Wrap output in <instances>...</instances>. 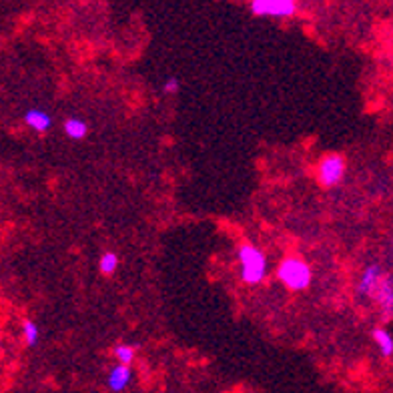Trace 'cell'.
<instances>
[{
  "label": "cell",
  "instance_id": "cell-3",
  "mask_svg": "<svg viewBox=\"0 0 393 393\" xmlns=\"http://www.w3.org/2000/svg\"><path fill=\"white\" fill-rule=\"evenodd\" d=\"M345 175H347V159L340 153H325L317 160L315 177L321 187L333 189L345 181Z\"/></svg>",
  "mask_w": 393,
  "mask_h": 393
},
{
  "label": "cell",
  "instance_id": "cell-5",
  "mask_svg": "<svg viewBox=\"0 0 393 393\" xmlns=\"http://www.w3.org/2000/svg\"><path fill=\"white\" fill-rule=\"evenodd\" d=\"M383 275H385V269L377 261L367 263V265L363 267L362 273H359V279H357V295H359V299L373 301L375 291L379 287Z\"/></svg>",
  "mask_w": 393,
  "mask_h": 393
},
{
  "label": "cell",
  "instance_id": "cell-10",
  "mask_svg": "<svg viewBox=\"0 0 393 393\" xmlns=\"http://www.w3.org/2000/svg\"><path fill=\"white\" fill-rule=\"evenodd\" d=\"M373 343L377 345V349L383 357H392L393 355V335L385 327H375L372 331Z\"/></svg>",
  "mask_w": 393,
  "mask_h": 393
},
{
  "label": "cell",
  "instance_id": "cell-8",
  "mask_svg": "<svg viewBox=\"0 0 393 393\" xmlns=\"http://www.w3.org/2000/svg\"><path fill=\"white\" fill-rule=\"evenodd\" d=\"M131 382H133V369H131V365H125V363H117L106 377V385L113 393L125 392Z\"/></svg>",
  "mask_w": 393,
  "mask_h": 393
},
{
  "label": "cell",
  "instance_id": "cell-13",
  "mask_svg": "<svg viewBox=\"0 0 393 393\" xmlns=\"http://www.w3.org/2000/svg\"><path fill=\"white\" fill-rule=\"evenodd\" d=\"M113 355L117 363H125V365H131L135 362V355H137V347L135 345H128V343H118L117 347L113 349Z\"/></svg>",
  "mask_w": 393,
  "mask_h": 393
},
{
  "label": "cell",
  "instance_id": "cell-12",
  "mask_svg": "<svg viewBox=\"0 0 393 393\" xmlns=\"http://www.w3.org/2000/svg\"><path fill=\"white\" fill-rule=\"evenodd\" d=\"M118 263L121 261H118V255L115 251H105L103 255L98 257V271L106 277L115 275L118 269Z\"/></svg>",
  "mask_w": 393,
  "mask_h": 393
},
{
  "label": "cell",
  "instance_id": "cell-6",
  "mask_svg": "<svg viewBox=\"0 0 393 393\" xmlns=\"http://www.w3.org/2000/svg\"><path fill=\"white\" fill-rule=\"evenodd\" d=\"M373 303H377V307L382 311V315L385 319H393V275L385 271L379 287L375 291Z\"/></svg>",
  "mask_w": 393,
  "mask_h": 393
},
{
  "label": "cell",
  "instance_id": "cell-14",
  "mask_svg": "<svg viewBox=\"0 0 393 393\" xmlns=\"http://www.w3.org/2000/svg\"><path fill=\"white\" fill-rule=\"evenodd\" d=\"M179 88H181V81H179L177 76L165 78V83H163V93H165V95H177Z\"/></svg>",
  "mask_w": 393,
  "mask_h": 393
},
{
  "label": "cell",
  "instance_id": "cell-4",
  "mask_svg": "<svg viewBox=\"0 0 393 393\" xmlns=\"http://www.w3.org/2000/svg\"><path fill=\"white\" fill-rule=\"evenodd\" d=\"M251 12L265 19H291L297 12V0H251Z\"/></svg>",
  "mask_w": 393,
  "mask_h": 393
},
{
  "label": "cell",
  "instance_id": "cell-1",
  "mask_svg": "<svg viewBox=\"0 0 393 393\" xmlns=\"http://www.w3.org/2000/svg\"><path fill=\"white\" fill-rule=\"evenodd\" d=\"M239 261V275L247 285H259L265 281L269 273V259L267 253L255 243H243L237 251Z\"/></svg>",
  "mask_w": 393,
  "mask_h": 393
},
{
  "label": "cell",
  "instance_id": "cell-9",
  "mask_svg": "<svg viewBox=\"0 0 393 393\" xmlns=\"http://www.w3.org/2000/svg\"><path fill=\"white\" fill-rule=\"evenodd\" d=\"M63 131L71 141H83L88 135V123L81 117H68L63 123Z\"/></svg>",
  "mask_w": 393,
  "mask_h": 393
},
{
  "label": "cell",
  "instance_id": "cell-11",
  "mask_svg": "<svg viewBox=\"0 0 393 393\" xmlns=\"http://www.w3.org/2000/svg\"><path fill=\"white\" fill-rule=\"evenodd\" d=\"M21 333H22V340H24V343H26L29 347L39 345V341H41V327H39V323H36V321H32V319H24V321L21 323Z\"/></svg>",
  "mask_w": 393,
  "mask_h": 393
},
{
  "label": "cell",
  "instance_id": "cell-7",
  "mask_svg": "<svg viewBox=\"0 0 393 393\" xmlns=\"http://www.w3.org/2000/svg\"><path fill=\"white\" fill-rule=\"evenodd\" d=\"M22 121H24L26 127L34 131V133H39V135H44V133H49L53 128V117L44 108H29L24 113Z\"/></svg>",
  "mask_w": 393,
  "mask_h": 393
},
{
  "label": "cell",
  "instance_id": "cell-2",
  "mask_svg": "<svg viewBox=\"0 0 393 393\" xmlns=\"http://www.w3.org/2000/svg\"><path fill=\"white\" fill-rule=\"evenodd\" d=\"M277 279L293 293H301L313 283V267L303 257L287 255L275 269Z\"/></svg>",
  "mask_w": 393,
  "mask_h": 393
}]
</instances>
